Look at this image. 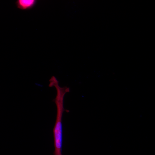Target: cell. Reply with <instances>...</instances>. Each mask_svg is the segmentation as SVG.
I'll list each match as a JSON object with an SVG mask.
<instances>
[{
	"label": "cell",
	"mask_w": 155,
	"mask_h": 155,
	"mask_svg": "<svg viewBox=\"0 0 155 155\" xmlns=\"http://www.w3.org/2000/svg\"><path fill=\"white\" fill-rule=\"evenodd\" d=\"M34 0H19L17 1L16 4L19 8L26 9L32 7L36 3Z\"/></svg>",
	"instance_id": "obj_2"
},
{
	"label": "cell",
	"mask_w": 155,
	"mask_h": 155,
	"mask_svg": "<svg viewBox=\"0 0 155 155\" xmlns=\"http://www.w3.org/2000/svg\"><path fill=\"white\" fill-rule=\"evenodd\" d=\"M64 94H59L55 100L57 108V113L53 133L55 150L54 155H62L63 128L62 118L63 112L65 111L63 107V99Z\"/></svg>",
	"instance_id": "obj_1"
}]
</instances>
